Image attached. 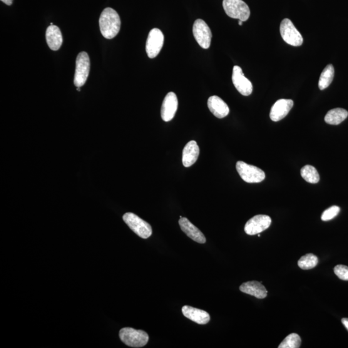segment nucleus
<instances>
[{"mask_svg": "<svg viewBox=\"0 0 348 348\" xmlns=\"http://www.w3.org/2000/svg\"><path fill=\"white\" fill-rule=\"evenodd\" d=\"M99 22L101 34L106 39L115 38L120 31V17L115 10L110 7L103 10Z\"/></svg>", "mask_w": 348, "mask_h": 348, "instance_id": "1", "label": "nucleus"}, {"mask_svg": "<svg viewBox=\"0 0 348 348\" xmlns=\"http://www.w3.org/2000/svg\"><path fill=\"white\" fill-rule=\"evenodd\" d=\"M121 341L128 346L142 347L147 344L149 336L143 330H137L132 328H124L119 332Z\"/></svg>", "mask_w": 348, "mask_h": 348, "instance_id": "2", "label": "nucleus"}, {"mask_svg": "<svg viewBox=\"0 0 348 348\" xmlns=\"http://www.w3.org/2000/svg\"><path fill=\"white\" fill-rule=\"evenodd\" d=\"M223 7L226 14L233 19L247 21L250 16V10L243 0H223Z\"/></svg>", "mask_w": 348, "mask_h": 348, "instance_id": "3", "label": "nucleus"}, {"mask_svg": "<svg viewBox=\"0 0 348 348\" xmlns=\"http://www.w3.org/2000/svg\"><path fill=\"white\" fill-rule=\"evenodd\" d=\"M123 219L129 228L139 237L143 238H148L150 237L153 233V229L150 224L130 212L124 214Z\"/></svg>", "mask_w": 348, "mask_h": 348, "instance_id": "4", "label": "nucleus"}, {"mask_svg": "<svg viewBox=\"0 0 348 348\" xmlns=\"http://www.w3.org/2000/svg\"><path fill=\"white\" fill-rule=\"evenodd\" d=\"M236 169L243 181L248 183L262 182L265 179L264 171L257 166L248 165L243 161H238Z\"/></svg>", "mask_w": 348, "mask_h": 348, "instance_id": "5", "label": "nucleus"}, {"mask_svg": "<svg viewBox=\"0 0 348 348\" xmlns=\"http://www.w3.org/2000/svg\"><path fill=\"white\" fill-rule=\"evenodd\" d=\"M91 62L88 54L85 52H80L76 59V72L74 76V84L81 87L86 83L90 72Z\"/></svg>", "mask_w": 348, "mask_h": 348, "instance_id": "6", "label": "nucleus"}, {"mask_svg": "<svg viewBox=\"0 0 348 348\" xmlns=\"http://www.w3.org/2000/svg\"><path fill=\"white\" fill-rule=\"evenodd\" d=\"M280 32L283 40L286 43L294 47L302 46L303 38L302 35L290 19H283L280 26Z\"/></svg>", "mask_w": 348, "mask_h": 348, "instance_id": "7", "label": "nucleus"}, {"mask_svg": "<svg viewBox=\"0 0 348 348\" xmlns=\"http://www.w3.org/2000/svg\"><path fill=\"white\" fill-rule=\"evenodd\" d=\"M193 34L196 41L203 49H208L210 47L212 32L203 19H198L193 24Z\"/></svg>", "mask_w": 348, "mask_h": 348, "instance_id": "8", "label": "nucleus"}, {"mask_svg": "<svg viewBox=\"0 0 348 348\" xmlns=\"http://www.w3.org/2000/svg\"><path fill=\"white\" fill-rule=\"evenodd\" d=\"M164 44V35L161 30L153 29L148 34L146 44V51L149 58H156L160 54Z\"/></svg>", "mask_w": 348, "mask_h": 348, "instance_id": "9", "label": "nucleus"}, {"mask_svg": "<svg viewBox=\"0 0 348 348\" xmlns=\"http://www.w3.org/2000/svg\"><path fill=\"white\" fill-rule=\"evenodd\" d=\"M271 223H272V220L269 216L266 215H255L246 223L245 231L248 235H257L268 229L270 227Z\"/></svg>", "mask_w": 348, "mask_h": 348, "instance_id": "10", "label": "nucleus"}, {"mask_svg": "<svg viewBox=\"0 0 348 348\" xmlns=\"http://www.w3.org/2000/svg\"><path fill=\"white\" fill-rule=\"evenodd\" d=\"M232 82L238 93L242 95L248 96L252 93V83L244 75L243 70L240 67H233Z\"/></svg>", "mask_w": 348, "mask_h": 348, "instance_id": "11", "label": "nucleus"}, {"mask_svg": "<svg viewBox=\"0 0 348 348\" xmlns=\"http://www.w3.org/2000/svg\"><path fill=\"white\" fill-rule=\"evenodd\" d=\"M178 108L177 96L172 92L167 94L161 106V118L165 122L170 121L174 118Z\"/></svg>", "mask_w": 348, "mask_h": 348, "instance_id": "12", "label": "nucleus"}, {"mask_svg": "<svg viewBox=\"0 0 348 348\" xmlns=\"http://www.w3.org/2000/svg\"><path fill=\"white\" fill-rule=\"evenodd\" d=\"M293 106L292 99H279L275 102L271 109L270 117L273 121L281 120L290 113Z\"/></svg>", "mask_w": 348, "mask_h": 348, "instance_id": "13", "label": "nucleus"}, {"mask_svg": "<svg viewBox=\"0 0 348 348\" xmlns=\"http://www.w3.org/2000/svg\"><path fill=\"white\" fill-rule=\"evenodd\" d=\"M179 224H180L181 230L188 237L198 243L205 244L206 243L205 235L187 218L181 217L179 221Z\"/></svg>", "mask_w": 348, "mask_h": 348, "instance_id": "14", "label": "nucleus"}, {"mask_svg": "<svg viewBox=\"0 0 348 348\" xmlns=\"http://www.w3.org/2000/svg\"><path fill=\"white\" fill-rule=\"evenodd\" d=\"M208 106L211 113L217 118H225L230 113V109L227 104L217 96H213L209 98Z\"/></svg>", "mask_w": 348, "mask_h": 348, "instance_id": "15", "label": "nucleus"}, {"mask_svg": "<svg viewBox=\"0 0 348 348\" xmlns=\"http://www.w3.org/2000/svg\"><path fill=\"white\" fill-rule=\"evenodd\" d=\"M184 316L198 324H206L210 321V316L205 311L197 309L189 306H184L182 308Z\"/></svg>", "mask_w": 348, "mask_h": 348, "instance_id": "16", "label": "nucleus"}, {"mask_svg": "<svg viewBox=\"0 0 348 348\" xmlns=\"http://www.w3.org/2000/svg\"><path fill=\"white\" fill-rule=\"evenodd\" d=\"M200 147L195 141H191L186 144L183 150L182 161L184 166L190 167L197 161L200 156Z\"/></svg>", "mask_w": 348, "mask_h": 348, "instance_id": "17", "label": "nucleus"}, {"mask_svg": "<svg viewBox=\"0 0 348 348\" xmlns=\"http://www.w3.org/2000/svg\"><path fill=\"white\" fill-rule=\"evenodd\" d=\"M240 290L247 294L254 296L257 299H262L267 297L268 291L266 288L257 281H249L241 285Z\"/></svg>", "mask_w": 348, "mask_h": 348, "instance_id": "18", "label": "nucleus"}, {"mask_svg": "<svg viewBox=\"0 0 348 348\" xmlns=\"http://www.w3.org/2000/svg\"><path fill=\"white\" fill-rule=\"evenodd\" d=\"M46 40L49 48L52 51H58L63 44L60 29L56 26H50L46 31Z\"/></svg>", "mask_w": 348, "mask_h": 348, "instance_id": "19", "label": "nucleus"}, {"mask_svg": "<svg viewBox=\"0 0 348 348\" xmlns=\"http://www.w3.org/2000/svg\"><path fill=\"white\" fill-rule=\"evenodd\" d=\"M348 116V113L345 109L337 108L332 109L325 116V123L330 125H337L344 121Z\"/></svg>", "mask_w": 348, "mask_h": 348, "instance_id": "20", "label": "nucleus"}, {"mask_svg": "<svg viewBox=\"0 0 348 348\" xmlns=\"http://www.w3.org/2000/svg\"><path fill=\"white\" fill-rule=\"evenodd\" d=\"M335 70L332 64H328L323 70L319 81V88L320 90H324L332 83L334 78Z\"/></svg>", "mask_w": 348, "mask_h": 348, "instance_id": "21", "label": "nucleus"}, {"mask_svg": "<svg viewBox=\"0 0 348 348\" xmlns=\"http://www.w3.org/2000/svg\"><path fill=\"white\" fill-rule=\"evenodd\" d=\"M300 175L308 183L316 184L320 180L319 173L313 166L306 165L300 170Z\"/></svg>", "mask_w": 348, "mask_h": 348, "instance_id": "22", "label": "nucleus"}, {"mask_svg": "<svg viewBox=\"0 0 348 348\" xmlns=\"http://www.w3.org/2000/svg\"><path fill=\"white\" fill-rule=\"evenodd\" d=\"M318 263H319V259L316 255L313 253H308L302 256L298 261V266L302 270H310L316 267Z\"/></svg>", "mask_w": 348, "mask_h": 348, "instance_id": "23", "label": "nucleus"}, {"mask_svg": "<svg viewBox=\"0 0 348 348\" xmlns=\"http://www.w3.org/2000/svg\"><path fill=\"white\" fill-rule=\"evenodd\" d=\"M301 344V339L299 335L292 334L288 335L278 345V348H299Z\"/></svg>", "mask_w": 348, "mask_h": 348, "instance_id": "24", "label": "nucleus"}, {"mask_svg": "<svg viewBox=\"0 0 348 348\" xmlns=\"http://www.w3.org/2000/svg\"><path fill=\"white\" fill-rule=\"evenodd\" d=\"M340 208L337 206H333L332 207L328 208L322 213L321 220L323 221H328L333 220L336 217L340 212Z\"/></svg>", "mask_w": 348, "mask_h": 348, "instance_id": "25", "label": "nucleus"}, {"mask_svg": "<svg viewBox=\"0 0 348 348\" xmlns=\"http://www.w3.org/2000/svg\"><path fill=\"white\" fill-rule=\"evenodd\" d=\"M334 272L340 279L348 280V267L344 265H337L334 268Z\"/></svg>", "mask_w": 348, "mask_h": 348, "instance_id": "26", "label": "nucleus"}, {"mask_svg": "<svg viewBox=\"0 0 348 348\" xmlns=\"http://www.w3.org/2000/svg\"><path fill=\"white\" fill-rule=\"evenodd\" d=\"M342 323L343 325H344V327L346 328L347 330L348 331V318H343L342 319Z\"/></svg>", "mask_w": 348, "mask_h": 348, "instance_id": "27", "label": "nucleus"}, {"mask_svg": "<svg viewBox=\"0 0 348 348\" xmlns=\"http://www.w3.org/2000/svg\"><path fill=\"white\" fill-rule=\"evenodd\" d=\"M1 1L7 5V6H11L12 2H13V0H1Z\"/></svg>", "mask_w": 348, "mask_h": 348, "instance_id": "28", "label": "nucleus"}, {"mask_svg": "<svg viewBox=\"0 0 348 348\" xmlns=\"http://www.w3.org/2000/svg\"><path fill=\"white\" fill-rule=\"evenodd\" d=\"M243 21H238V25H240V26H243Z\"/></svg>", "mask_w": 348, "mask_h": 348, "instance_id": "29", "label": "nucleus"}, {"mask_svg": "<svg viewBox=\"0 0 348 348\" xmlns=\"http://www.w3.org/2000/svg\"><path fill=\"white\" fill-rule=\"evenodd\" d=\"M77 90H78V91H81L80 87H78V88H77Z\"/></svg>", "mask_w": 348, "mask_h": 348, "instance_id": "30", "label": "nucleus"}, {"mask_svg": "<svg viewBox=\"0 0 348 348\" xmlns=\"http://www.w3.org/2000/svg\"><path fill=\"white\" fill-rule=\"evenodd\" d=\"M51 26H53V24L51 23Z\"/></svg>", "mask_w": 348, "mask_h": 348, "instance_id": "31", "label": "nucleus"}]
</instances>
